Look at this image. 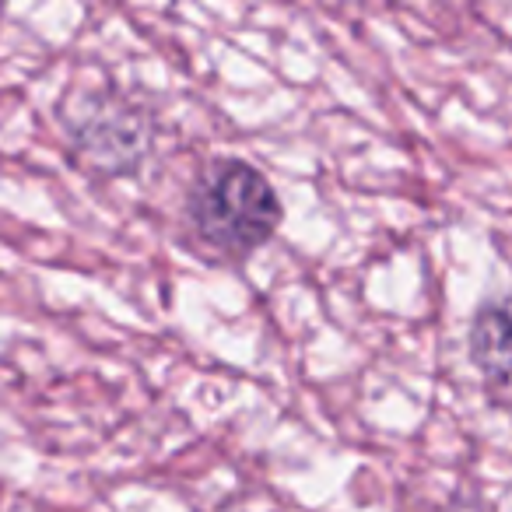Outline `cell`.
I'll return each mask as SVG.
<instances>
[{"instance_id":"cell-2","label":"cell","mask_w":512,"mask_h":512,"mask_svg":"<svg viewBox=\"0 0 512 512\" xmlns=\"http://www.w3.org/2000/svg\"><path fill=\"white\" fill-rule=\"evenodd\" d=\"M470 362L484 376L491 400L502 404L509 390V313L502 302L484 306L470 327Z\"/></svg>"},{"instance_id":"cell-1","label":"cell","mask_w":512,"mask_h":512,"mask_svg":"<svg viewBox=\"0 0 512 512\" xmlns=\"http://www.w3.org/2000/svg\"><path fill=\"white\" fill-rule=\"evenodd\" d=\"M190 225L207 249L249 256L281 225V200L271 179L249 162H218L190 190Z\"/></svg>"}]
</instances>
